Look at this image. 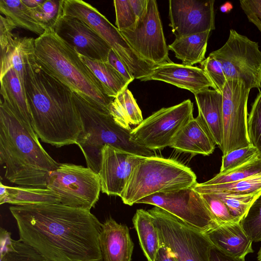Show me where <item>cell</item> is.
Segmentation results:
<instances>
[{
	"label": "cell",
	"mask_w": 261,
	"mask_h": 261,
	"mask_svg": "<svg viewBox=\"0 0 261 261\" xmlns=\"http://www.w3.org/2000/svg\"><path fill=\"white\" fill-rule=\"evenodd\" d=\"M17 28L6 17L0 16V45L1 51H3L14 36L12 31Z\"/></svg>",
	"instance_id": "ee69618b"
},
{
	"label": "cell",
	"mask_w": 261,
	"mask_h": 261,
	"mask_svg": "<svg viewBox=\"0 0 261 261\" xmlns=\"http://www.w3.org/2000/svg\"><path fill=\"white\" fill-rule=\"evenodd\" d=\"M64 0H44L38 7L29 9L33 17L45 30L53 29L63 16Z\"/></svg>",
	"instance_id": "d6a6232c"
},
{
	"label": "cell",
	"mask_w": 261,
	"mask_h": 261,
	"mask_svg": "<svg viewBox=\"0 0 261 261\" xmlns=\"http://www.w3.org/2000/svg\"><path fill=\"white\" fill-rule=\"evenodd\" d=\"M63 16L76 18L98 34L117 55L124 54L129 44L117 27L90 4L81 0H64Z\"/></svg>",
	"instance_id": "e0dca14e"
},
{
	"label": "cell",
	"mask_w": 261,
	"mask_h": 261,
	"mask_svg": "<svg viewBox=\"0 0 261 261\" xmlns=\"http://www.w3.org/2000/svg\"><path fill=\"white\" fill-rule=\"evenodd\" d=\"M257 258L258 261H261V247L258 252Z\"/></svg>",
	"instance_id": "f907efd6"
},
{
	"label": "cell",
	"mask_w": 261,
	"mask_h": 261,
	"mask_svg": "<svg viewBox=\"0 0 261 261\" xmlns=\"http://www.w3.org/2000/svg\"><path fill=\"white\" fill-rule=\"evenodd\" d=\"M120 32L134 51L150 65L172 62L155 0H148L145 14L131 28Z\"/></svg>",
	"instance_id": "8fae6325"
},
{
	"label": "cell",
	"mask_w": 261,
	"mask_h": 261,
	"mask_svg": "<svg viewBox=\"0 0 261 261\" xmlns=\"http://www.w3.org/2000/svg\"><path fill=\"white\" fill-rule=\"evenodd\" d=\"M204 233L214 246L227 255L245 258L254 252L252 241L240 222L218 225Z\"/></svg>",
	"instance_id": "ffe728a7"
},
{
	"label": "cell",
	"mask_w": 261,
	"mask_h": 261,
	"mask_svg": "<svg viewBox=\"0 0 261 261\" xmlns=\"http://www.w3.org/2000/svg\"><path fill=\"white\" fill-rule=\"evenodd\" d=\"M240 4L249 21L261 32V0H242Z\"/></svg>",
	"instance_id": "b9f144b4"
},
{
	"label": "cell",
	"mask_w": 261,
	"mask_h": 261,
	"mask_svg": "<svg viewBox=\"0 0 261 261\" xmlns=\"http://www.w3.org/2000/svg\"><path fill=\"white\" fill-rule=\"evenodd\" d=\"M250 89L240 80H228L222 90L223 155L250 145L247 102Z\"/></svg>",
	"instance_id": "7c38bea8"
},
{
	"label": "cell",
	"mask_w": 261,
	"mask_h": 261,
	"mask_svg": "<svg viewBox=\"0 0 261 261\" xmlns=\"http://www.w3.org/2000/svg\"><path fill=\"white\" fill-rule=\"evenodd\" d=\"M148 211L160 243L168 248L177 261H210L212 244L204 232L159 207L154 206Z\"/></svg>",
	"instance_id": "52a82bcc"
},
{
	"label": "cell",
	"mask_w": 261,
	"mask_h": 261,
	"mask_svg": "<svg viewBox=\"0 0 261 261\" xmlns=\"http://www.w3.org/2000/svg\"><path fill=\"white\" fill-rule=\"evenodd\" d=\"M47 188L59 196L61 204L90 211L99 199L101 184L91 168L62 163L50 173Z\"/></svg>",
	"instance_id": "ba28073f"
},
{
	"label": "cell",
	"mask_w": 261,
	"mask_h": 261,
	"mask_svg": "<svg viewBox=\"0 0 261 261\" xmlns=\"http://www.w3.org/2000/svg\"><path fill=\"white\" fill-rule=\"evenodd\" d=\"M115 98L121 105L130 124L138 125L143 120L141 111L133 94L127 88Z\"/></svg>",
	"instance_id": "f35d334b"
},
{
	"label": "cell",
	"mask_w": 261,
	"mask_h": 261,
	"mask_svg": "<svg viewBox=\"0 0 261 261\" xmlns=\"http://www.w3.org/2000/svg\"><path fill=\"white\" fill-rule=\"evenodd\" d=\"M145 157L110 145L103 146L98 173L101 192L120 197L135 167Z\"/></svg>",
	"instance_id": "9a60e30c"
},
{
	"label": "cell",
	"mask_w": 261,
	"mask_h": 261,
	"mask_svg": "<svg viewBox=\"0 0 261 261\" xmlns=\"http://www.w3.org/2000/svg\"><path fill=\"white\" fill-rule=\"evenodd\" d=\"M137 20L144 15L147 10L148 0H128Z\"/></svg>",
	"instance_id": "7dc6e473"
},
{
	"label": "cell",
	"mask_w": 261,
	"mask_h": 261,
	"mask_svg": "<svg viewBox=\"0 0 261 261\" xmlns=\"http://www.w3.org/2000/svg\"><path fill=\"white\" fill-rule=\"evenodd\" d=\"M24 4L30 9L36 8L42 4L44 0H22Z\"/></svg>",
	"instance_id": "681fc988"
},
{
	"label": "cell",
	"mask_w": 261,
	"mask_h": 261,
	"mask_svg": "<svg viewBox=\"0 0 261 261\" xmlns=\"http://www.w3.org/2000/svg\"><path fill=\"white\" fill-rule=\"evenodd\" d=\"M0 245V261H47L29 245L12 239L11 233L2 227Z\"/></svg>",
	"instance_id": "f1b7e54d"
},
{
	"label": "cell",
	"mask_w": 261,
	"mask_h": 261,
	"mask_svg": "<svg viewBox=\"0 0 261 261\" xmlns=\"http://www.w3.org/2000/svg\"><path fill=\"white\" fill-rule=\"evenodd\" d=\"M196 179L189 167L176 160L146 156L135 167L120 198L131 206L151 195L192 188Z\"/></svg>",
	"instance_id": "8992f818"
},
{
	"label": "cell",
	"mask_w": 261,
	"mask_h": 261,
	"mask_svg": "<svg viewBox=\"0 0 261 261\" xmlns=\"http://www.w3.org/2000/svg\"><path fill=\"white\" fill-rule=\"evenodd\" d=\"M193 103L188 99L163 108L143 120L130 133L132 141L154 150L170 146L180 129L192 118Z\"/></svg>",
	"instance_id": "30bf717a"
},
{
	"label": "cell",
	"mask_w": 261,
	"mask_h": 261,
	"mask_svg": "<svg viewBox=\"0 0 261 261\" xmlns=\"http://www.w3.org/2000/svg\"><path fill=\"white\" fill-rule=\"evenodd\" d=\"M73 93L83 128L76 145L85 156L87 167L98 173L101 150L105 145L141 156L154 155V150L132 141V129H125L117 124L108 110L91 99Z\"/></svg>",
	"instance_id": "5b68a950"
},
{
	"label": "cell",
	"mask_w": 261,
	"mask_h": 261,
	"mask_svg": "<svg viewBox=\"0 0 261 261\" xmlns=\"http://www.w3.org/2000/svg\"><path fill=\"white\" fill-rule=\"evenodd\" d=\"M107 62L130 83L134 81L135 78L126 64L112 49L109 53Z\"/></svg>",
	"instance_id": "7bdbcfd3"
},
{
	"label": "cell",
	"mask_w": 261,
	"mask_h": 261,
	"mask_svg": "<svg viewBox=\"0 0 261 261\" xmlns=\"http://www.w3.org/2000/svg\"><path fill=\"white\" fill-rule=\"evenodd\" d=\"M115 24L119 31L131 28L136 22L137 18L128 0H114Z\"/></svg>",
	"instance_id": "ab89813d"
},
{
	"label": "cell",
	"mask_w": 261,
	"mask_h": 261,
	"mask_svg": "<svg viewBox=\"0 0 261 261\" xmlns=\"http://www.w3.org/2000/svg\"><path fill=\"white\" fill-rule=\"evenodd\" d=\"M0 12L16 27L32 32L39 36L45 32L22 0H0Z\"/></svg>",
	"instance_id": "f546056e"
},
{
	"label": "cell",
	"mask_w": 261,
	"mask_h": 261,
	"mask_svg": "<svg viewBox=\"0 0 261 261\" xmlns=\"http://www.w3.org/2000/svg\"><path fill=\"white\" fill-rule=\"evenodd\" d=\"M24 87L38 137L56 147L76 144L83 128L73 93L44 71L34 54L27 60Z\"/></svg>",
	"instance_id": "7a4b0ae2"
},
{
	"label": "cell",
	"mask_w": 261,
	"mask_h": 261,
	"mask_svg": "<svg viewBox=\"0 0 261 261\" xmlns=\"http://www.w3.org/2000/svg\"><path fill=\"white\" fill-rule=\"evenodd\" d=\"M5 203L15 205L60 203V199L57 194L47 188L7 186L6 194L0 199L1 204Z\"/></svg>",
	"instance_id": "83f0119b"
},
{
	"label": "cell",
	"mask_w": 261,
	"mask_h": 261,
	"mask_svg": "<svg viewBox=\"0 0 261 261\" xmlns=\"http://www.w3.org/2000/svg\"><path fill=\"white\" fill-rule=\"evenodd\" d=\"M133 222L144 255L148 261H154L160 242L151 214L148 211L138 209L133 217Z\"/></svg>",
	"instance_id": "4316f807"
},
{
	"label": "cell",
	"mask_w": 261,
	"mask_h": 261,
	"mask_svg": "<svg viewBox=\"0 0 261 261\" xmlns=\"http://www.w3.org/2000/svg\"><path fill=\"white\" fill-rule=\"evenodd\" d=\"M108 110L115 121L125 129H131L128 120L120 103L115 98L108 106Z\"/></svg>",
	"instance_id": "f6af8a7d"
},
{
	"label": "cell",
	"mask_w": 261,
	"mask_h": 261,
	"mask_svg": "<svg viewBox=\"0 0 261 261\" xmlns=\"http://www.w3.org/2000/svg\"><path fill=\"white\" fill-rule=\"evenodd\" d=\"M247 132L250 144L261 158V92L254 100L247 119Z\"/></svg>",
	"instance_id": "8d00e7d4"
},
{
	"label": "cell",
	"mask_w": 261,
	"mask_h": 261,
	"mask_svg": "<svg viewBox=\"0 0 261 261\" xmlns=\"http://www.w3.org/2000/svg\"><path fill=\"white\" fill-rule=\"evenodd\" d=\"M209 55L219 62L227 80H241L250 89L260 92L261 51L258 42L231 29L225 43Z\"/></svg>",
	"instance_id": "9c48e42d"
},
{
	"label": "cell",
	"mask_w": 261,
	"mask_h": 261,
	"mask_svg": "<svg viewBox=\"0 0 261 261\" xmlns=\"http://www.w3.org/2000/svg\"><path fill=\"white\" fill-rule=\"evenodd\" d=\"M156 80L191 91L194 94L212 88H216L200 68L172 62L155 66L151 73L141 81Z\"/></svg>",
	"instance_id": "ac0fdd59"
},
{
	"label": "cell",
	"mask_w": 261,
	"mask_h": 261,
	"mask_svg": "<svg viewBox=\"0 0 261 261\" xmlns=\"http://www.w3.org/2000/svg\"><path fill=\"white\" fill-rule=\"evenodd\" d=\"M0 163L13 184L47 188L50 173L59 164L45 151L32 126L6 102L0 105Z\"/></svg>",
	"instance_id": "3957f363"
},
{
	"label": "cell",
	"mask_w": 261,
	"mask_h": 261,
	"mask_svg": "<svg viewBox=\"0 0 261 261\" xmlns=\"http://www.w3.org/2000/svg\"><path fill=\"white\" fill-rule=\"evenodd\" d=\"M260 158L257 149L252 145L232 150L223 155L220 173H224Z\"/></svg>",
	"instance_id": "d590c367"
},
{
	"label": "cell",
	"mask_w": 261,
	"mask_h": 261,
	"mask_svg": "<svg viewBox=\"0 0 261 261\" xmlns=\"http://www.w3.org/2000/svg\"><path fill=\"white\" fill-rule=\"evenodd\" d=\"M137 203L159 207L204 233L218 225L193 187L151 195Z\"/></svg>",
	"instance_id": "4fadbf2b"
},
{
	"label": "cell",
	"mask_w": 261,
	"mask_h": 261,
	"mask_svg": "<svg viewBox=\"0 0 261 261\" xmlns=\"http://www.w3.org/2000/svg\"><path fill=\"white\" fill-rule=\"evenodd\" d=\"M19 239L47 261H103L101 224L90 210L61 203L14 205Z\"/></svg>",
	"instance_id": "6da1fadb"
},
{
	"label": "cell",
	"mask_w": 261,
	"mask_h": 261,
	"mask_svg": "<svg viewBox=\"0 0 261 261\" xmlns=\"http://www.w3.org/2000/svg\"><path fill=\"white\" fill-rule=\"evenodd\" d=\"M261 175V158H258L224 173H219L205 185H215L245 179Z\"/></svg>",
	"instance_id": "1f68e13d"
},
{
	"label": "cell",
	"mask_w": 261,
	"mask_h": 261,
	"mask_svg": "<svg viewBox=\"0 0 261 261\" xmlns=\"http://www.w3.org/2000/svg\"><path fill=\"white\" fill-rule=\"evenodd\" d=\"M210 261H245L239 258L227 255L212 245L210 250Z\"/></svg>",
	"instance_id": "bcb514c9"
},
{
	"label": "cell",
	"mask_w": 261,
	"mask_h": 261,
	"mask_svg": "<svg viewBox=\"0 0 261 261\" xmlns=\"http://www.w3.org/2000/svg\"><path fill=\"white\" fill-rule=\"evenodd\" d=\"M34 56L48 74L68 87L72 92L91 99L108 110L114 100L105 93L97 78L79 54L53 29L46 30L35 39Z\"/></svg>",
	"instance_id": "277c9868"
},
{
	"label": "cell",
	"mask_w": 261,
	"mask_h": 261,
	"mask_svg": "<svg viewBox=\"0 0 261 261\" xmlns=\"http://www.w3.org/2000/svg\"><path fill=\"white\" fill-rule=\"evenodd\" d=\"M193 189L200 194H245L261 191V175L245 179L215 185L197 183Z\"/></svg>",
	"instance_id": "4dcf8cb0"
},
{
	"label": "cell",
	"mask_w": 261,
	"mask_h": 261,
	"mask_svg": "<svg viewBox=\"0 0 261 261\" xmlns=\"http://www.w3.org/2000/svg\"><path fill=\"white\" fill-rule=\"evenodd\" d=\"M211 31L175 38L168 45L175 57L181 60L182 64L193 66L204 60L207 41Z\"/></svg>",
	"instance_id": "d4e9b609"
},
{
	"label": "cell",
	"mask_w": 261,
	"mask_h": 261,
	"mask_svg": "<svg viewBox=\"0 0 261 261\" xmlns=\"http://www.w3.org/2000/svg\"><path fill=\"white\" fill-rule=\"evenodd\" d=\"M101 85L106 94L115 98L130 83L108 62L89 58L79 54Z\"/></svg>",
	"instance_id": "484cf974"
},
{
	"label": "cell",
	"mask_w": 261,
	"mask_h": 261,
	"mask_svg": "<svg viewBox=\"0 0 261 261\" xmlns=\"http://www.w3.org/2000/svg\"><path fill=\"white\" fill-rule=\"evenodd\" d=\"M214 0H170L169 25L175 38L215 29Z\"/></svg>",
	"instance_id": "5bb4252c"
},
{
	"label": "cell",
	"mask_w": 261,
	"mask_h": 261,
	"mask_svg": "<svg viewBox=\"0 0 261 261\" xmlns=\"http://www.w3.org/2000/svg\"><path fill=\"white\" fill-rule=\"evenodd\" d=\"M194 96L198 109L197 117L222 150L223 142L222 94L216 90L208 89L196 93Z\"/></svg>",
	"instance_id": "44dd1931"
},
{
	"label": "cell",
	"mask_w": 261,
	"mask_h": 261,
	"mask_svg": "<svg viewBox=\"0 0 261 261\" xmlns=\"http://www.w3.org/2000/svg\"><path fill=\"white\" fill-rule=\"evenodd\" d=\"M34 51V39L15 35L6 48L1 51L0 79L10 69H14L24 85L27 60Z\"/></svg>",
	"instance_id": "603a6c76"
},
{
	"label": "cell",
	"mask_w": 261,
	"mask_h": 261,
	"mask_svg": "<svg viewBox=\"0 0 261 261\" xmlns=\"http://www.w3.org/2000/svg\"><path fill=\"white\" fill-rule=\"evenodd\" d=\"M204 202L218 225L233 222H240L231 214L225 203L215 194H201Z\"/></svg>",
	"instance_id": "74e56055"
},
{
	"label": "cell",
	"mask_w": 261,
	"mask_h": 261,
	"mask_svg": "<svg viewBox=\"0 0 261 261\" xmlns=\"http://www.w3.org/2000/svg\"><path fill=\"white\" fill-rule=\"evenodd\" d=\"M0 81V92L4 101L32 125L31 111L25 87L17 72L14 69H10Z\"/></svg>",
	"instance_id": "cb8c5ba5"
},
{
	"label": "cell",
	"mask_w": 261,
	"mask_h": 261,
	"mask_svg": "<svg viewBox=\"0 0 261 261\" xmlns=\"http://www.w3.org/2000/svg\"><path fill=\"white\" fill-rule=\"evenodd\" d=\"M99 244L103 261H130L134 243L125 225L111 217L102 223Z\"/></svg>",
	"instance_id": "d6986e66"
},
{
	"label": "cell",
	"mask_w": 261,
	"mask_h": 261,
	"mask_svg": "<svg viewBox=\"0 0 261 261\" xmlns=\"http://www.w3.org/2000/svg\"><path fill=\"white\" fill-rule=\"evenodd\" d=\"M216 144L199 118H192L179 131L170 147L179 152L208 155Z\"/></svg>",
	"instance_id": "7402d4cb"
},
{
	"label": "cell",
	"mask_w": 261,
	"mask_h": 261,
	"mask_svg": "<svg viewBox=\"0 0 261 261\" xmlns=\"http://www.w3.org/2000/svg\"><path fill=\"white\" fill-rule=\"evenodd\" d=\"M154 261H177L167 247L160 243Z\"/></svg>",
	"instance_id": "c3c4849f"
},
{
	"label": "cell",
	"mask_w": 261,
	"mask_h": 261,
	"mask_svg": "<svg viewBox=\"0 0 261 261\" xmlns=\"http://www.w3.org/2000/svg\"><path fill=\"white\" fill-rule=\"evenodd\" d=\"M260 193L261 191L245 194H215L225 203L232 216L240 222Z\"/></svg>",
	"instance_id": "836d02e7"
},
{
	"label": "cell",
	"mask_w": 261,
	"mask_h": 261,
	"mask_svg": "<svg viewBox=\"0 0 261 261\" xmlns=\"http://www.w3.org/2000/svg\"><path fill=\"white\" fill-rule=\"evenodd\" d=\"M240 224L252 242L261 241V193L251 205Z\"/></svg>",
	"instance_id": "e575fe53"
},
{
	"label": "cell",
	"mask_w": 261,
	"mask_h": 261,
	"mask_svg": "<svg viewBox=\"0 0 261 261\" xmlns=\"http://www.w3.org/2000/svg\"><path fill=\"white\" fill-rule=\"evenodd\" d=\"M55 31L79 54L107 62L111 48L98 34L81 20L63 16L57 24Z\"/></svg>",
	"instance_id": "2e32d148"
},
{
	"label": "cell",
	"mask_w": 261,
	"mask_h": 261,
	"mask_svg": "<svg viewBox=\"0 0 261 261\" xmlns=\"http://www.w3.org/2000/svg\"><path fill=\"white\" fill-rule=\"evenodd\" d=\"M200 65L201 68L215 85L216 90L222 93L227 80L219 62L209 55L200 63Z\"/></svg>",
	"instance_id": "60d3db41"
}]
</instances>
